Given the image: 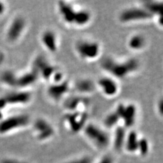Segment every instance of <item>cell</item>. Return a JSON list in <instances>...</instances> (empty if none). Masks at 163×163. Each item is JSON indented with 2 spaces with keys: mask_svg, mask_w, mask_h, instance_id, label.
Listing matches in <instances>:
<instances>
[{
  "mask_svg": "<svg viewBox=\"0 0 163 163\" xmlns=\"http://www.w3.org/2000/svg\"><path fill=\"white\" fill-rule=\"evenodd\" d=\"M150 150V145L148 139L144 137H139L138 147H137V153L141 156L145 157L148 155Z\"/></svg>",
  "mask_w": 163,
  "mask_h": 163,
  "instance_id": "obj_25",
  "label": "cell"
},
{
  "mask_svg": "<svg viewBox=\"0 0 163 163\" xmlns=\"http://www.w3.org/2000/svg\"><path fill=\"white\" fill-rule=\"evenodd\" d=\"M62 163H93V160H92L91 156H84L73 158L72 159V160L65 161Z\"/></svg>",
  "mask_w": 163,
  "mask_h": 163,
  "instance_id": "obj_26",
  "label": "cell"
},
{
  "mask_svg": "<svg viewBox=\"0 0 163 163\" xmlns=\"http://www.w3.org/2000/svg\"><path fill=\"white\" fill-rule=\"evenodd\" d=\"M2 163H27L23 161L16 160V159H5L3 160Z\"/></svg>",
  "mask_w": 163,
  "mask_h": 163,
  "instance_id": "obj_29",
  "label": "cell"
},
{
  "mask_svg": "<svg viewBox=\"0 0 163 163\" xmlns=\"http://www.w3.org/2000/svg\"><path fill=\"white\" fill-rule=\"evenodd\" d=\"M33 130L37 140L42 142L53 139L56 134L54 126L44 118H38L33 122Z\"/></svg>",
  "mask_w": 163,
  "mask_h": 163,
  "instance_id": "obj_9",
  "label": "cell"
},
{
  "mask_svg": "<svg viewBox=\"0 0 163 163\" xmlns=\"http://www.w3.org/2000/svg\"><path fill=\"white\" fill-rule=\"evenodd\" d=\"M92 20V14L86 8H77L73 27L77 28L86 27Z\"/></svg>",
  "mask_w": 163,
  "mask_h": 163,
  "instance_id": "obj_22",
  "label": "cell"
},
{
  "mask_svg": "<svg viewBox=\"0 0 163 163\" xmlns=\"http://www.w3.org/2000/svg\"><path fill=\"white\" fill-rule=\"evenodd\" d=\"M139 139V134L136 131L133 130V129L128 131L127 132V137H126L124 150L130 154L137 152Z\"/></svg>",
  "mask_w": 163,
  "mask_h": 163,
  "instance_id": "obj_23",
  "label": "cell"
},
{
  "mask_svg": "<svg viewBox=\"0 0 163 163\" xmlns=\"http://www.w3.org/2000/svg\"><path fill=\"white\" fill-rule=\"evenodd\" d=\"M97 90L104 96L105 97L112 99L118 95L120 92V83L118 80L109 76H104L95 81Z\"/></svg>",
  "mask_w": 163,
  "mask_h": 163,
  "instance_id": "obj_10",
  "label": "cell"
},
{
  "mask_svg": "<svg viewBox=\"0 0 163 163\" xmlns=\"http://www.w3.org/2000/svg\"><path fill=\"white\" fill-rule=\"evenodd\" d=\"M77 8L71 2L60 1L57 2V10L60 19L68 26L73 27Z\"/></svg>",
  "mask_w": 163,
  "mask_h": 163,
  "instance_id": "obj_14",
  "label": "cell"
},
{
  "mask_svg": "<svg viewBox=\"0 0 163 163\" xmlns=\"http://www.w3.org/2000/svg\"><path fill=\"white\" fill-rule=\"evenodd\" d=\"M74 50L81 60L92 62L101 57L102 47L97 41L89 39H80L74 44Z\"/></svg>",
  "mask_w": 163,
  "mask_h": 163,
  "instance_id": "obj_2",
  "label": "cell"
},
{
  "mask_svg": "<svg viewBox=\"0 0 163 163\" xmlns=\"http://www.w3.org/2000/svg\"><path fill=\"white\" fill-rule=\"evenodd\" d=\"M72 86L76 92V94L86 97L93 94L97 91L96 82L89 77H81L77 79L72 84Z\"/></svg>",
  "mask_w": 163,
  "mask_h": 163,
  "instance_id": "obj_17",
  "label": "cell"
},
{
  "mask_svg": "<svg viewBox=\"0 0 163 163\" xmlns=\"http://www.w3.org/2000/svg\"><path fill=\"white\" fill-rule=\"evenodd\" d=\"M116 112L120 117L122 126L128 129H133L137 119L138 109L133 103H119L115 107Z\"/></svg>",
  "mask_w": 163,
  "mask_h": 163,
  "instance_id": "obj_7",
  "label": "cell"
},
{
  "mask_svg": "<svg viewBox=\"0 0 163 163\" xmlns=\"http://www.w3.org/2000/svg\"><path fill=\"white\" fill-rule=\"evenodd\" d=\"M31 69L38 74L39 79L50 83L54 73L60 68L52 63L45 56L40 54L33 59Z\"/></svg>",
  "mask_w": 163,
  "mask_h": 163,
  "instance_id": "obj_5",
  "label": "cell"
},
{
  "mask_svg": "<svg viewBox=\"0 0 163 163\" xmlns=\"http://www.w3.org/2000/svg\"><path fill=\"white\" fill-rule=\"evenodd\" d=\"M100 67L106 75L119 81L135 74L140 69L141 63L135 57L118 59L107 56L100 62Z\"/></svg>",
  "mask_w": 163,
  "mask_h": 163,
  "instance_id": "obj_1",
  "label": "cell"
},
{
  "mask_svg": "<svg viewBox=\"0 0 163 163\" xmlns=\"http://www.w3.org/2000/svg\"><path fill=\"white\" fill-rule=\"evenodd\" d=\"M127 132V129L121 124L117 126L114 129V135L111 143H112L114 149L116 151H121L124 150Z\"/></svg>",
  "mask_w": 163,
  "mask_h": 163,
  "instance_id": "obj_20",
  "label": "cell"
},
{
  "mask_svg": "<svg viewBox=\"0 0 163 163\" xmlns=\"http://www.w3.org/2000/svg\"><path fill=\"white\" fill-rule=\"evenodd\" d=\"M5 10H6V6L3 4L2 2H0V15L4 12Z\"/></svg>",
  "mask_w": 163,
  "mask_h": 163,
  "instance_id": "obj_30",
  "label": "cell"
},
{
  "mask_svg": "<svg viewBox=\"0 0 163 163\" xmlns=\"http://www.w3.org/2000/svg\"><path fill=\"white\" fill-rule=\"evenodd\" d=\"M140 6L145 8L151 16L154 18V21L156 22L158 25L162 27V2L158 1H142Z\"/></svg>",
  "mask_w": 163,
  "mask_h": 163,
  "instance_id": "obj_19",
  "label": "cell"
},
{
  "mask_svg": "<svg viewBox=\"0 0 163 163\" xmlns=\"http://www.w3.org/2000/svg\"><path fill=\"white\" fill-rule=\"evenodd\" d=\"M118 18L120 23L124 25L154 21V18L140 5L123 9L120 12Z\"/></svg>",
  "mask_w": 163,
  "mask_h": 163,
  "instance_id": "obj_4",
  "label": "cell"
},
{
  "mask_svg": "<svg viewBox=\"0 0 163 163\" xmlns=\"http://www.w3.org/2000/svg\"><path fill=\"white\" fill-rule=\"evenodd\" d=\"M31 123L29 115L21 114L11 116L0 122V134H8L27 127Z\"/></svg>",
  "mask_w": 163,
  "mask_h": 163,
  "instance_id": "obj_8",
  "label": "cell"
},
{
  "mask_svg": "<svg viewBox=\"0 0 163 163\" xmlns=\"http://www.w3.org/2000/svg\"><path fill=\"white\" fill-rule=\"evenodd\" d=\"M2 110H0V120H2Z\"/></svg>",
  "mask_w": 163,
  "mask_h": 163,
  "instance_id": "obj_31",
  "label": "cell"
},
{
  "mask_svg": "<svg viewBox=\"0 0 163 163\" xmlns=\"http://www.w3.org/2000/svg\"><path fill=\"white\" fill-rule=\"evenodd\" d=\"M91 104V100L88 97L77 94L68 95L63 101V107L65 112H87Z\"/></svg>",
  "mask_w": 163,
  "mask_h": 163,
  "instance_id": "obj_11",
  "label": "cell"
},
{
  "mask_svg": "<svg viewBox=\"0 0 163 163\" xmlns=\"http://www.w3.org/2000/svg\"><path fill=\"white\" fill-rule=\"evenodd\" d=\"M156 110L158 112V114L161 117H162L163 114V101L162 98L159 99L158 100L156 103Z\"/></svg>",
  "mask_w": 163,
  "mask_h": 163,
  "instance_id": "obj_28",
  "label": "cell"
},
{
  "mask_svg": "<svg viewBox=\"0 0 163 163\" xmlns=\"http://www.w3.org/2000/svg\"><path fill=\"white\" fill-rule=\"evenodd\" d=\"M120 117L114 109L106 114L103 120V126L106 130L107 129H114L117 126L120 125Z\"/></svg>",
  "mask_w": 163,
  "mask_h": 163,
  "instance_id": "obj_24",
  "label": "cell"
},
{
  "mask_svg": "<svg viewBox=\"0 0 163 163\" xmlns=\"http://www.w3.org/2000/svg\"><path fill=\"white\" fill-rule=\"evenodd\" d=\"M97 163H114V158L109 154L104 155Z\"/></svg>",
  "mask_w": 163,
  "mask_h": 163,
  "instance_id": "obj_27",
  "label": "cell"
},
{
  "mask_svg": "<svg viewBox=\"0 0 163 163\" xmlns=\"http://www.w3.org/2000/svg\"><path fill=\"white\" fill-rule=\"evenodd\" d=\"M39 77L35 71L31 68L29 71L16 76V88L26 90V88L33 86L39 80Z\"/></svg>",
  "mask_w": 163,
  "mask_h": 163,
  "instance_id": "obj_18",
  "label": "cell"
},
{
  "mask_svg": "<svg viewBox=\"0 0 163 163\" xmlns=\"http://www.w3.org/2000/svg\"><path fill=\"white\" fill-rule=\"evenodd\" d=\"M127 46L130 50L138 53L146 48L147 38L142 33H134L127 40Z\"/></svg>",
  "mask_w": 163,
  "mask_h": 163,
  "instance_id": "obj_21",
  "label": "cell"
},
{
  "mask_svg": "<svg viewBox=\"0 0 163 163\" xmlns=\"http://www.w3.org/2000/svg\"><path fill=\"white\" fill-rule=\"evenodd\" d=\"M3 98L8 105H25L32 101L33 95L30 91L21 90L7 94Z\"/></svg>",
  "mask_w": 163,
  "mask_h": 163,
  "instance_id": "obj_16",
  "label": "cell"
},
{
  "mask_svg": "<svg viewBox=\"0 0 163 163\" xmlns=\"http://www.w3.org/2000/svg\"><path fill=\"white\" fill-rule=\"evenodd\" d=\"M86 139L99 150H105L109 146L112 138L106 129L88 122L82 132Z\"/></svg>",
  "mask_w": 163,
  "mask_h": 163,
  "instance_id": "obj_3",
  "label": "cell"
},
{
  "mask_svg": "<svg viewBox=\"0 0 163 163\" xmlns=\"http://www.w3.org/2000/svg\"><path fill=\"white\" fill-rule=\"evenodd\" d=\"M27 26V22L23 16H18L13 18L7 30L6 38L10 43H14L19 40L25 33Z\"/></svg>",
  "mask_w": 163,
  "mask_h": 163,
  "instance_id": "obj_13",
  "label": "cell"
},
{
  "mask_svg": "<svg viewBox=\"0 0 163 163\" xmlns=\"http://www.w3.org/2000/svg\"><path fill=\"white\" fill-rule=\"evenodd\" d=\"M40 43L48 53L54 54L59 49V39L57 33L53 29H48L40 35Z\"/></svg>",
  "mask_w": 163,
  "mask_h": 163,
  "instance_id": "obj_15",
  "label": "cell"
},
{
  "mask_svg": "<svg viewBox=\"0 0 163 163\" xmlns=\"http://www.w3.org/2000/svg\"><path fill=\"white\" fill-rule=\"evenodd\" d=\"M72 88L71 82L66 79L59 83L49 84L46 88V95L52 101L58 103L68 97Z\"/></svg>",
  "mask_w": 163,
  "mask_h": 163,
  "instance_id": "obj_12",
  "label": "cell"
},
{
  "mask_svg": "<svg viewBox=\"0 0 163 163\" xmlns=\"http://www.w3.org/2000/svg\"><path fill=\"white\" fill-rule=\"evenodd\" d=\"M89 114L88 112H65L63 116V122L66 128L72 134L82 132L88 124Z\"/></svg>",
  "mask_w": 163,
  "mask_h": 163,
  "instance_id": "obj_6",
  "label": "cell"
}]
</instances>
